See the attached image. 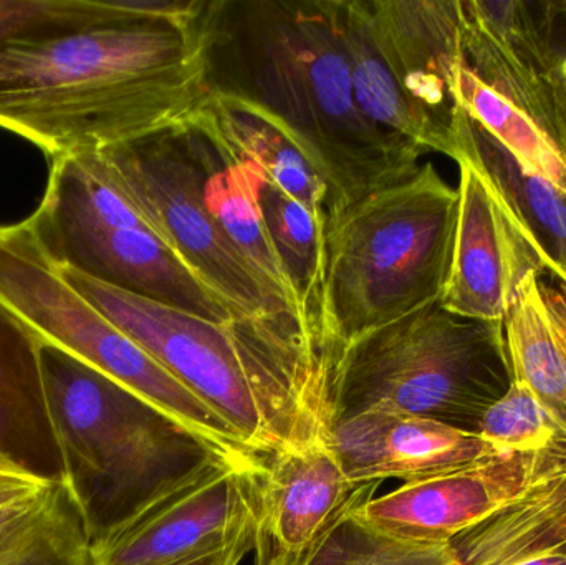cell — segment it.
<instances>
[{"label": "cell", "mask_w": 566, "mask_h": 565, "mask_svg": "<svg viewBox=\"0 0 566 565\" xmlns=\"http://www.w3.org/2000/svg\"><path fill=\"white\" fill-rule=\"evenodd\" d=\"M329 447L353 483L431 480L504 453L479 435L391 410H368L338 421Z\"/></svg>", "instance_id": "cell-15"}, {"label": "cell", "mask_w": 566, "mask_h": 565, "mask_svg": "<svg viewBox=\"0 0 566 565\" xmlns=\"http://www.w3.org/2000/svg\"><path fill=\"white\" fill-rule=\"evenodd\" d=\"M211 92L264 106L322 169L328 215L418 171V146L355 100L333 0H212L198 22Z\"/></svg>", "instance_id": "cell-1"}, {"label": "cell", "mask_w": 566, "mask_h": 565, "mask_svg": "<svg viewBox=\"0 0 566 565\" xmlns=\"http://www.w3.org/2000/svg\"><path fill=\"white\" fill-rule=\"evenodd\" d=\"M25 222L59 268L211 321H235L156 238L98 153L50 159L42 201Z\"/></svg>", "instance_id": "cell-6"}, {"label": "cell", "mask_w": 566, "mask_h": 565, "mask_svg": "<svg viewBox=\"0 0 566 565\" xmlns=\"http://www.w3.org/2000/svg\"><path fill=\"white\" fill-rule=\"evenodd\" d=\"M261 206L275 251L285 265L303 307L316 324L325 226L319 224L302 202L286 195L268 178L261 188Z\"/></svg>", "instance_id": "cell-26"}, {"label": "cell", "mask_w": 566, "mask_h": 565, "mask_svg": "<svg viewBox=\"0 0 566 565\" xmlns=\"http://www.w3.org/2000/svg\"><path fill=\"white\" fill-rule=\"evenodd\" d=\"M479 437L497 451L566 454V431L525 385L511 390L489 408Z\"/></svg>", "instance_id": "cell-28"}, {"label": "cell", "mask_w": 566, "mask_h": 565, "mask_svg": "<svg viewBox=\"0 0 566 565\" xmlns=\"http://www.w3.org/2000/svg\"><path fill=\"white\" fill-rule=\"evenodd\" d=\"M551 83L557 109L558 135L566 155V0H555Z\"/></svg>", "instance_id": "cell-29"}, {"label": "cell", "mask_w": 566, "mask_h": 565, "mask_svg": "<svg viewBox=\"0 0 566 565\" xmlns=\"http://www.w3.org/2000/svg\"><path fill=\"white\" fill-rule=\"evenodd\" d=\"M252 467L219 460L196 471L95 541L96 565H169L234 543L252 531Z\"/></svg>", "instance_id": "cell-10"}, {"label": "cell", "mask_w": 566, "mask_h": 565, "mask_svg": "<svg viewBox=\"0 0 566 565\" xmlns=\"http://www.w3.org/2000/svg\"><path fill=\"white\" fill-rule=\"evenodd\" d=\"M0 565H96L88 521L69 481L3 454Z\"/></svg>", "instance_id": "cell-17"}, {"label": "cell", "mask_w": 566, "mask_h": 565, "mask_svg": "<svg viewBox=\"0 0 566 565\" xmlns=\"http://www.w3.org/2000/svg\"><path fill=\"white\" fill-rule=\"evenodd\" d=\"M252 547H254L252 531H248L228 546L169 565H239L248 556L249 551H252Z\"/></svg>", "instance_id": "cell-30"}, {"label": "cell", "mask_w": 566, "mask_h": 565, "mask_svg": "<svg viewBox=\"0 0 566 565\" xmlns=\"http://www.w3.org/2000/svg\"><path fill=\"white\" fill-rule=\"evenodd\" d=\"M565 468L566 454L505 451L455 473L402 484L386 496L373 498L356 513L396 540L449 543Z\"/></svg>", "instance_id": "cell-12"}, {"label": "cell", "mask_w": 566, "mask_h": 565, "mask_svg": "<svg viewBox=\"0 0 566 565\" xmlns=\"http://www.w3.org/2000/svg\"><path fill=\"white\" fill-rule=\"evenodd\" d=\"M461 7L469 69L560 145L551 83L555 0H462Z\"/></svg>", "instance_id": "cell-14"}, {"label": "cell", "mask_w": 566, "mask_h": 565, "mask_svg": "<svg viewBox=\"0 0 566 565\" xmlns=\"http://www.w3.org/2000/svg\"><path fill=\"white\" fill-rule=\"evenodd\" d=\"M454 98L462 112L527 171L566 195V155L562 146L524 109L485 85L465 62L454 73Z\"/></svg>", "instance_id": "cell-24"}, {"label": "cell", "mask_w": 566, "mask_h": 565, "mask_svg": "<svg viewBox=\"0 0 566 565\" xmlns=\"http://www.w3.org/2000/svg\"><path fill=\"white\" fill-rule=\"evenodd\" d=\"M192 123L205 163V196L209 212L283 312L322 342L318 327L303 307L265 224L261 206L264 172L229 148L206 105Z\"/></svg>", "instance_id": "cell-16"}, {"label": "cell", "mask_w": 566, "mask_h": 565, "mask_svg": "<svg viewBox=\"0 0 566 565\" xmlns=\"http://www.w3.org/2000/svg\"><path fill=\"white\" fill-rule=\"evenodd\" d=\"M455 128L475 158L494 179L502 195L527 228L544 259L545 272L562 281L566 275V195L527 171L501 143L459 109Z\"/></svg>", "instance_id": "cell-22"}, {"label": "cell", "mask_w": 566, "mask_h": 565, "mask_svg": "<svg viewBox=\"0 0 566 565\" xmlns=\"http://www.w3.org/2000/svg\"><path fill=\"white\" fill-rule=\"evenodd\" d=\"M209 116L229 148L258 165L269 181L312 211L325 226L329 188L298 136L258 103L211 92L206 103Z\"/></svg>", "instance_id": "cell-20"}, {"label": "cell", "mask_w": 566, "mask_h": 565, "mask_svg": "<svg viewBox=\"0 0 566 565\" xmlns=\"http://www.w3.org/2000/svg\"><path fill=\"white\" fill-rule=\"evenodd\" d=\"M353 92L363 115L399 142L448 155L444 143L406 98L376 49L366 0H333Z\"/></svg>", "instance_id": "cell-21"}, {"label": "cell", "mask_w": 566, "mask_h": 565, "mask_svg": "<svg viewBox=\"0 0 566 565\" xmlns=\"http://www.w3.org/2000/svg\"><path fill=\"white\" fill-rule=\"evenodd\" d=\"M458 206V189L424 163L326 218L315 314L335 360L356 338L439 302Z\"/></svg>", "instance_id": "cell-3"}, {"label": "cell", "mask_w": 566, "mask_h": 565, "mask_svg": "<svg viewBox=\"0 0 566 565\" xmlns=\"http://www.w3.org/2000/svg\"><path fill=\"white\" fill-rule=\"evenodd\" d=\"M46 414L93 544L219 460L248 464L113 378L40 342Z\"/></svg>", "instance_id": "cell-4"}, {"label": "cell", "mask_w": 566, "mask_h": 565, "mask_svg": "<svg viewBox=\"0 0 566 565\" xmlns=\"http://www.w3.org/2000/svg\"><path fill=\"white\" fill-rule=\"evenodd\" d=\"M459 206L451 268L439 305L459 317L504 322L524 279L544 259L494 179L455 128Z\"/></svg>", "instance_id": "cell-9"}, {"label": "cell", "mask_w": 566, "mask_h": 565, "mask_svg": "<svg viewBox=\"0 0 566 565\" xmlns=\"http://www.w3.org/2000/svg\"><path fill=\"white\" fill-rule=\"evenodd\" d=\"M39 431L55 438L43 395L40 341L0 302V454L36 471L23 444Z\"/></svg>", "instance_id": "cell-23"}, {"label": "cell", "mask_w": 566, "mask_h": 565, "mask_svg": "<svg viewBox=\"0 0 566 565\" xmlns=\"http://www.w3.org/2000/svg\"><path fill=\"white\" fill-rule=\"evenodd\" d=\"M373 39L416 112L458 159L454 73L465 62L459 0H366Z\"/></svg>", "instance_id": "cell-13"}, {"label": "cell", "mask_w": 566, "mask_h": 565, "mask_svg": "<svg viewBox=\"0 0 566 565\" xmlns=\"http://www.w3.org/2000/svg\"><path fill=\"white\" fill-rule=\"evenodd\" d=\"M96 153L113 185L156 238L224 302L235 321L296 328L318 341L269 295L209 212L205 163L192 119Z\"/></svg>", "instance_id": "cell-8"}, {"label": "cell", "mask_w": 566, "mask_h": 565, "mask_svg": "<svg viewBox=\"0 0 566 565\" xmlns=\"http://www.w3.org/2000/svg\"><path fill=\"white\" fill-rule=\"evenodd\" d=\"M163 22L158 0H0V50L92 27Z\"/></svg>", "instance_id": "cell-25"}, {"label": "cell", "mask_w": 566, "mask_h": 565, "mask_svg": "<svg viewBox=\"0 0 566 565\" xmlns=\"http://www.w3.org/2000/svg\"><path fill=\"white\" fill-rule=\"evenodd\" d=\"M504 334L514 380L566 431V285L528 274L504 318Z\"/></svg>", "instance_id": "cell-19"}, {"label": "cell", "mask_w": 566, "mask_h": 565, "mask_svg": "<svg viewBox=\"0 0 566 565\" xmlns=\"http://www.w3.org/2000/svg\"><path fill=\"white\" fill-rule=\"evenodd\" d=\"M356 511L343 517L302 565H458L449 543L396 540L369 526Z\"/></svg>", "instance_id": "cell-27"}, {"label": "cell", "mask_w": 566, "mask_h": 565, "mask_svg": "<svg viewBox=\"0 0 566 565\" xmlns=\"http://www.w3.org/2000/svg\"><path fill=\"white\" fill-rule=\"evenodd\" d=\"M209 96L198 23L92 27L0 50V128L50 159L179 128Z\"/></svg>", "instance_id": "cell-2"}, {"label": "cell", "mask_w": 566, "mask_h": 565, "mask_svg": "<svg viewBox=\"0 0 566 565\" xmlns=\"http://www.w3.org/2000/svg\"><path fill=\"white\" fill-rule=\"evenodd\" d=\"M560 282H562V284H565V285H566V275H565V278H564V279H562V281H560Z\"/></svg>", "instance_id": "cell-31"}, {"label": "cell", "mask_w": 566, "mask_h": 565, "mask_svg": "<svg viewBox=\"0 0 566 565\" xmlns=\"http://www.w3.org/2000/svg\"><path fill=\"white\" fill-rule=\"evenodd\" d=\"M458 565H566V468L449 541Z\"/></svg>", "instance_id": "cell-18"}, {"label": "cell", "mask_w": 566, "mask_h": 565, "mask_svg": "<svg viewBox=\"0 0 566 565\" xmlns=\"http://www.w3.org/2000/svg\"><path fill=\"white\" fill-rule=\"evenodd\" d=\"M0 302L43 344L102 372L245 463L258 454L148 352L76 292L25 221L0 226Z\"/></svg>", "instance_id": "cell-7"}, {"label": "cell", "mask_w": 566, "mask_h": 565, "mask_svg": "<svg viewBox=\"0 0 566 565\" xmlns=\"http://www.w3.org/2000/svg\"><path fill=\"white\" fill-rule=\"evenodd\" d=\"M378 486V481H349L329 443L259 457L249 470L255 564L302 565L343 517L373 500Z\"/></svg>", "instance_id": "cell-11"}, {"label": "cell", "mask_w": 566, "mask_h": 565, "mask_svg": "<svg viewBox=\"0 0 566 565\" xmlns=\"http://www.w3.org/2000/svg\"><path fill=\"white\" fill-rule=\"evenodd\" d=\"M512 384L504 322L459 317L436 302L339 350L335 425L363 411L391 410L478 435Z\"/></svg>", "instance_id": "cell-5"}]
</instances>
